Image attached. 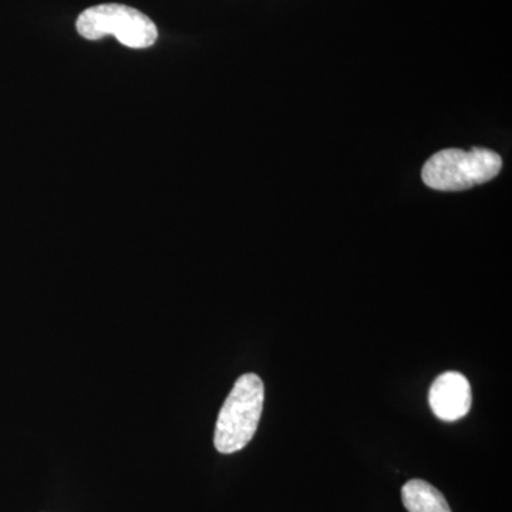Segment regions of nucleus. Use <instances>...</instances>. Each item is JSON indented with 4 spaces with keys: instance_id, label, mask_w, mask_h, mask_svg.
Here are the masks:
<instances>
[{
    "instance_id": "obj_1",
    "label": "nucleus",
    "mask_w": 512,
    "mask_h": 512,
    "mask_svg": "<svg viewBox=\"0 0 512 512\" xmlns=\"http://www.w3.org/2000/svg\"><path fill=\"white\" fill-rule=\"evenodd\" d=\"M265 387L261 377L247 373L239 377L218 414L214 446L221 454H232L254 439L264 410Z\"/></svg>"
},
{
    "instance_id": "obj_2",
    "label": "nucleus",
    "mask_w": 512,
    "mask_h": 512,
    "mask_svg": "<svg viewBox=\"0 0 512 512\" xmlns=\"http://www.w3.org/2000/svg\"><path fill=\"white\" fill-rule=\"evenodd\" d=\"M501 167V157L487 148H447L427 160L421 178L433 190L464 191L493 180Z\"/></svg>"
},
{
    "instance_id": "obj_3",
    "label": "nucleus",
    "mask_w": 512,
    "mask_h": 512,
    "mask_svg": "<svg viewBox=\"0 0 512 512\" xmlns=\"http://www.w3.org/2000/svg\"><path fill=\"white\" fill-rule=\"evenodd\" d=\"M77 32L87 40L113 35L121 45L147 49L156 43L157 26L140 10L119 3H106L84 10L76 22Z\"/></svg>"
},
{
    "instance_id": "obj_4",
    "label": "nucleus",
    "mask_w": 512,
    "mask_h": 512,
    "mask_svg": "<svg viewBox=\"0 0 512 512\" xmlns=\"http://www.w3.org/2000/svg\"><path fill=\"white\" fill-rule=\"evenodd\" d=\"M429 403L431 410L440 420L463 419L470 412L473 403L470 382L461 373H443L431 384Z\"/></svg>"
},
{
    "instance_id": "obj_5",
    "label": "nucleus",
    "mask_w": 512,
    "mask_h": 512,
    "mask_svg": "<svg viewBox=\"0 0 512 512\" xmlns=\"http://www.w3.org/2000/svg\"><path fill=\"white\" fill-rule=\"evenodd\" d=\"M402 500L409 512H451L446 497L424 480H410L403 485Z\"/></svg>"
}]
</instances>
